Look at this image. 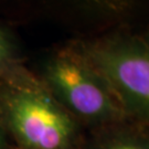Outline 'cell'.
I'll return each mask as SVG.
<instances>
[{
  "mask_svg": "<svg viewBox=\"0 0 149 149\" xmlns=\"http://www.w3.org/2000/svg\"><path fill=\"white\" fill-rule=\"evenodd\" d=\"M0 84L11 87L36 88L42 85L36 73L26 64L18 40L0 22Z\"/></svg>",
  "mask_w": 149,
  "mask_h": 149,
  "instance_id": "cell-4",
  "label": "cell"
},
{
  "mask_svg": "<svg viewBox=\"0 0 149 149\" xmlns=\"http://www.w3.org/2000/svg\"><path fill=\"white\" fill-rule=\"evenodd\" d=\"M55 0H0V12L9 18L29 19V17L44 13L48 8L53 6ZM98 2L101 0H83Z\"/></svg>",
  "mask_w": 149,
  "mask_h": 149,
  "instance_id": "cell-5",
  "label": "cell"
},
{
  "mask_svg": "<svg viewBox=\"0 0 149 149\" xmlns=\"http://www.w3.org/2000/svg\"><path fill=\"white\" fill-rule=\"evenodd\" d=\"M8 139H9V136L6 132V128L0 118V149H10Z\"/></svg>",
  "mask_w": 149,
  "mask_h": 149,
  "instance_id": "cell-7",
  "label": "cell"
},
{
  "mask_svg": "<svg viewBox=\"0 0 149 149\" xmlns=\"http://www.w3.org/2000/svg\"><path fill=\"white\" fill-rule=\"evenodd\" d=\"M40 82L74 118L104 124L124 116L116 95L80 48L62 49L43 62Z\"/></svg>",
  "mask_w": 149,
  "mask_h": 149,
  "instance_id": "cell-1",
  "label": "cell"
},
{
  "mask_svg": "<svg viewBox=\"0 0 149 149\" xmlns=\"http://www.w3.org/2000/svg\"><path fill=\"white\" fill-rule=\"evenodd\" d=\"M79 48L116 95L122 107L149 123V50L122 42Z\"/></svg>",
  "mask_w": 149,
  "mask_h": 149,
  "instance_id": "cell-3",
  "label": "cell"
},
{
  "mask_svg": "<svg viewBox=\"0 0 149 149\" xmlns=\"http://www.w3.org/2000/svg\"><path fill=\"white\" fill-rule=\"evenodd\" d=\"M95 149H149V137L134 132H118L107 135Z\"/></svg>",
  "mask_w": 149,
  "mask_h": 149,
  "instance_id": "cell-6",
  "label": "cell"
},
{
  "mask_svg": "<svg viewBox=\"0 0 149 149\" xmlns=\"http://www.w3.org/2000/svg\"><path fill=\"white\" fill-rule=\"evenodd\" d=\"M0 118L19 149H74L75 118L43 84L36 88L0 84Z\"/></svg>",
  "mask_w": 149,
  "mask_h": 149,
  "instance_id": "cell-2",
  "label": "cell"
}]
</instances>
